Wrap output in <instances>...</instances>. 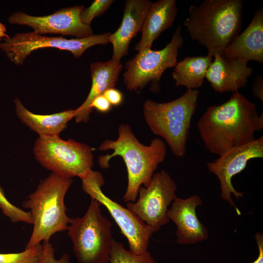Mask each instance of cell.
I'll list each match as a JSON object with an SVG mask.
<instances>
[{"label":"cell","mask_w":263,"mask_h":263,"mask_svg":"<svg viewBox=\"0 0 263 263\" xmlns=\"http://www.w3.org/2000/svg\"><path fill=\"white\" fill-rule=\"evenodd\" d=\"M197 128L206 149L220 156L255 139V132L263 129V114L259 116L256 105L236 92L226 102L208 107Z\"/></svg>","instance_id":"6da1fadb"},{"label":"cell","mask_w":263,"mask_h":263,"mask_svg":"<svg viewBox=\"0 0 263 263\" xmlns=\"http://www.w3.org/2000/svg\"><path fill=\"white\" fill-rule=\"evenodd\" d=\"M118 132L116 140H105L99 147L100 150H112L113 152L99 156L98 163L102 168L107 169L113 157L122 158L128 174L127 187L123 200L125 203L134 202L139 187L149 186L159 164L164 160L167 153L166 144L162 139L154 138L150 145H143L127 124H121Z\"/></svg>","instance_id":"7a4b0ae2"},{"label":"cell","mask_w":263,"mask_h":263,"mask_svg":"<svg viewBox=\"0 0 263 263\" xmlns=\"http://www.w3.org/2000/svg\"><path fill=\"white\" fill-rule=\"evenodd\" d=\"M243 7L241 0H205L189 6L183 25L208 55H223L240 31Z\"/></svg>","instance_id":"3957f363"},{"label":"cell","mask_w":263,"mask_h":263,"mask_svg":"<svg viewBox=\"0 0 263 263\" xmlns=\"http://www.w3.org/2000/svg\"><path fill=\"white\" fill-rule=\"evenodd\" d=\"M73 182L71 178L52 172L23 202L30 210L33 228L25 248L49 241L54 234L67 230L71 221L66 214L65 196Z\"/></svg>","instance_id":"277c9868"},{"label":"cell","mask_w":263,"mask_h":263,"mask_svg":"<svg viewBox=\"0 0 263 263\" xmlns=\"http://www.w3.org/2000/svg\"><path fill=\"white\" fill-rule=\"evenodd\" d=\"M199 91L188 89L179 98L166 103L147 99L143 105L145 121L151 132L163 138L177 157L184 156Z\"/></svg>","instance_id":"5b68a950"},{"label":"cell","mask_w":263,"mask_h":263,"mask_svg":"<svg viewBox=\"0 0 263 263\" xmlns=\"http://www.w3.org/2000/svg\"><path fill=\"white\" fill-rule=\"evenodd\" d=\"M100 204L92 199L85 214L71 218L68 235L73 245L76 263H109L114 239L112 224L104 216Z\"/></svg>","instance_id":"8992f818"},{"label":"cell","mask_w":263,"mask_h":263,"mask_svg":"<svg viewBox=\"0 0 263 263\" xmlns=\"http://www.w3.org/2000/svg\"><path fill=\"white\" fill-rule=\"evenodd\" d=\"M37 161L46 169L66 177L85 176L94 165L93 149L59 136H39L33 147Z\"/></svg>","instance_id":"52a82bcc"},{"label":"cell","mask_w":263,"mask_h":263,"mask_svg":"<svg viewBox=\"0 0 263 263\" xmlns=\"http://www.w3.org/2000/svg\"><path fill=\"white\" fill-rule=\"evenodd\" d=\"M181 26L179 25L170 41L161 50L147 48L138 52L125 63L124 82L130 91L142 90L150 82L151 90L159 91V82L165 70L176 65L178 50L183 45Z\"/></svg>","instance_id":"ba28073f"},{"label":"cell","mask_w":263,"mask_h":263,"mask_svg":"<svg viewBox=\"0 0 263 263\" xmlns=\"http://www.w3.org/2000/svg\"><path fill=\"white\" fill-rule=\"evenodd\" d=\"M81 179L83 190L107 209L127 239L129 250L137 254L147 252L151 236L158 230L146 224L128 208L107 197L101 188L105 181L99 171L91 170Z\"/></svg>","instance_id":"9c48e42d"},{"label":"cell","mask_w":263,"mask_h":263,"mask_svg":"<svg viewBox=\"0 0 263 263\" xmlns=\"http://www.w3.org/2000/svg\"><path fill=\"white\" fill-rule=\"evenodd\" d=\"M111 33L93 35L83 38H71L41 36L35 32L18 33L12 37L4 38L0 48L16 65H21L25 59L34 51L52 47L70 51L76 58L79 57L89 48L108 43Z\"/></svg>","instance_id":"30bf717a"},{"label":"cell","mask_w":263,"mask_h":263,"mask_svg":"<svg viewBox=\"0 0 263 263\" xmlns=\"http://www.w3.org/2000/svg\"><path fill=\"white\" fill-rule=\"evenodd\" d=\"M177 188L170 175L162 169L154 173L147 187H139L137 200L127 203L126 207L144 223L159 230L170 221L168 207L177 197Z\"/></svg>","instance_id":"8fae6325"},{"label":"cell","mask_w":263,"mask_h":263,"mask_svg":"<svg viewBox=\"0 0 263 263\" xmlns=\"http://www.w3.org/2000/svg\"><path fill=\"white\" fill-rule=\"evenodd\" d=\"M263 157V136H262L246 144L227 150L219 158L207 164L209 171L215 175L219 180L221 198L234 207L239 215L240 212L232 200L231 194L237 199H240L243 197V193L235 189L231 179L246 168L249 160Z\"/></svg>","instance_id":"7c38bea8"},{"label":"cell","mask_w":263,"mask_h":263,"mask_svg":"<svg viewBox=\"0 0 263 263\" xmlns=\"http://www.w3.org/2000/svg\"><path fill=\"white\" fill-rule=\"evenodd\" d=\"M84 9L83 6H75L59 9L53 14L41 17L17 12L11 15L8 20L11 24L30 26L34 29V32L38 34H56L83 38L93 35L91 26L84 24L81 20L80 14Z\"/></svg>","instance_id":"4fadbf2b"},{"label":"cell","mask_w":263,"mask_h":263,"mask_svg":"<svg viewBox=\"0 0 263 263\" xmlns=\"http://www.w3.org/2000/svg\"><path fill=\"white\" fill-rule=\"evenodd\" d=\"M202 204L201 199L197 195L186 199L176 197L172 202L167 215L176 225L178 244H194L208 238L207 229L201 223L196 213V207Z\"/></svg>","instance_id":"5bb4252c"},{"label":"cell","mask_w":263,"mask_h":263,"mask_svg":"<svg viewBox=\"0 0 263 263\" xmlns=\"http://www.w3.org/2000/svg\"><path fill=\"white\" fill-rule=\"evenodd\" d=\"M205 78L216 92L232 93L246 86L253 70L247 66V62L241 59H231L223 55L213 56Z\"/></svg>","instance_id":"9a60e30c"},{"label":"cell","mask_w":263,"mask_h":263,"mask_svg":"<svg viewBox=\"0 0 263 263\" xmlns=\"http://www.w3.org/2000/svg\"><path fill=\"white\" fill-rule=\"evenodd\" d=\"M151 3L148 0L126 1L121 24L108 38V42L113 46V60L120 61L128 54L130 43L141 31Z\"/></svg>","instance_id":"2e32d148"},{"label":"cell","mask_w":263,"mask_h":263,"mask_svg":"<svg viewBox=\"0 0 263 263\" xmlns=\"http://www.w3.org/2000/svg\"><path fill=\"white\" fill-rule=\"evenodd\" d=\"M223 56L231 59L263 63V7L256 11L247 28L226 47Z\"/></svg>","instance_id":"e0dca14e"},{"label":"cell","mask_w":263,"mask_h":263,"mask_svg":"<svg viewBox=\"0 0 263 263\" xmlns=\"http://www.w3.org/2000/svg\"><path fill=\"white\" fill-rule=\"evenodd\" d=\"M120 61L111 60L102 62L97 61L90 65L92 86L86 100L75 110L77 123H87L93 110L90 108L92 101L102 95L110 88H114L122 69Z\"/></svg>","instance_id":"ac0fdd59"},{"label":"cell","mask_w":263,"mask_h":263,"mask_svg":"<svg viewBox=\"0 0 263 263\" xmlns=\"http://www.w3.org/2000/svg\"><path fill=\"white\" fill-rule=\"evenodd\" d=\"M177 13L175 0L152 2L140 31L141 38L134 49L139 52L151 48L153 42L160 34L172 25Z\"/></svg>","instance_id":"d6986e66"},{"label":"cell","mask_w":263,"mask_h":263,"mask_svg":"<svg viewBox=\"0 0 263 263\" xmlns=\"http://www.w3.org/2000/svg\"><path fill=\"white\" fill-rule=\"evenodd\" d=\"M14 102L18 118L39 136H59L67 127L68 122L75 116V110L51 114H36L26 109L18 98Z\"/></svg>","instance_id":"ffe728a7"},{"label":"cell","mask_w":263,"mask_h":263,"mask_svg":"<svg viewBox=\"0 0 263 263\" xmlns=\"http://www.w3.org/2000/svg\"><path fill=\"white\" fill-rule=\"evenodd\" d=\"M212 61L213 57L208 55L186 56L177 63L172 74L175 85L185 86L188 89H197L203 85Z\"/></svg>","instance_id":"44dd1931"},{"label":"cell","mask_w":263,"mask_h":263,"mask_svg":"<svg viewBox=\"0 0 263 263\" xmlns=\"http://www.w3.org/2000/svg\"><path fill=\"white\" fill-rule=\"evenodd\" d=\"M110 263H157L148 251L137 254L126 249L124 245L114 240L113 242Z\"/></svg>","instance_id":"7402d4cb"},{"label":"cell","mask_w":263,"mask_h":263,"mask_svg":"<svg viewBox=\"0 0 263 263\" xmlns=\"http://www.w3.org/2000/svg\"><path fill=\"white\" fill-rule=\"evenodd\" d=\"M41 250L39 244L19 253H0V263H38Z\"/></svg>","instance_id":"603a6c76"},{"label":"cell","mask_w":263,"mask_h":263,"mask_svg":"<svg viewBox=\"0 0 263 263\" xmlns=\"http://www.w3.org/2000/svg\"><path fill=\"white\" fill-rule=\"evenodd\" d=\"M0 208L3 214L13 223L22 222L33 224V219L30 211H25L12 204L6 198L0 186Z\"/></svg>","instance_id":"cb8c5ba5"},{"label":"cell","mask_w":263,"mask_h":263,"mask_svg":"<svg viewBox=\"0 0 263 263\" xmlns=\"http://www.w3.org/2000/svg\"><path fill=\"white\" fill-rule=\"evenodd\" d=\"M114 1L113 0H95L92 4L84 9L80 14L81 21L90 25L94 18L100 16L105 12Z\"/></svg>","instance_id":"d4e9b609"},{"label":"cell","mask_w":263,"mask_h":263,"mask_svg":"<svg viewBox=\"0 0 263 263\" xmlns=\"http://www.w3.org/2000/svg\"><path fill=\"white\" fill-rule=\"evenodd\" d=\"M38 263H72L69 254H64L60 258L55 257V250L49 241H43Z\"/></svg>","instance_id":"484cf974"},{"label":"cell","mask_w":263,"mask_h":263,"mask_svg":"<svg viewBox=\"0 0 263 263\" xmlns=\"http://www.w3.org/2000/svg\"><path fill=\"white\" fill-rule=\"evenodd\" d=\"M90 108L92 110L95 109L97 111L106 113L108 112L111 108V104L109 101L102 94L96 97L90 105Z\"/></svg>","instance_id":"4316f807"},{"label":"cell","mask_w":263,"mask_h":263,"mask_svg":"<svg viewBox=\"0 0 263 263\" xmlns=\"http://www.w3.org/2000/svg\"><path fill=\"white\" fill-rule=\"evenodd\" d=\"M103 95L109 101L111 105L119 106L123 101V95L118 90L110 88L106 91Z\"/></svg>","instance_id":"83f0119b"},{"label":"cell","mask_w":263,"mask_h":263,"mask_svg":"<svg viewBox=\"0 0 263 263\" xmlns=\"http://www.w3.org/2000/svg\"><path fill=\"white\" fill-rule=\"evenodd\" d=\"M253 95L263 102V77L259 75L256 77L252 86Z\"/></svg>","instance_id":"f1b7e54d"},{"label":"cell","mask_w":263,"mask_h":263,"mask_svg":"<svg viewBox=\"0 0 263 263\" xmlns=\"http://www.w3.org/2000/svg\"><path fill=\"white\" fill-rule=\"evenodd\" d=\"M258 246L259 255L254 261L250 263H263V234L257 233L255 237Z\"/></svg>","instance_id":"f546056e"},{"label":"cell","mask_w":263,"mask_h":263,"mask_svg":"<svg viewBox=\"0 0 263 263\" xmlns=\"http://www.w3.org/2000/svg\"><path fill=\"white\" fill-rule=\"evenodd\" d=\"M6 29L5 25L0 22V41L2 38H8L9 36L6 34Z\"/></svg>","instance_id":"4dcf8cb0"},{"label":"cell","mask_w":263,"mask_h":263,"mask_svg":"<svg viewBox=\"0 0 263 263\" xmlns=\"http://www.w3.org/2000/svg\"></svg>","instance_id":"1f68e13d"}]
</instances>
